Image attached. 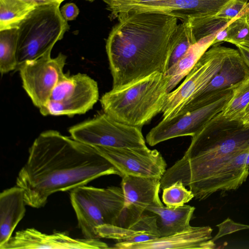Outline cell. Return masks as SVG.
I'll return each instance as SVG.
<instances>
[{"instance_id":"6da1fadb","label":"cell","mask_w":249,"mask_h":249,"mask_svg":"<svg viewBox=\"0 0 249 249\" xmlns=\"http://www.w3.org/2000/svg\"><path fill=\"white\" fill-rule=\"evenodd\" d=\"M110 175L122 177L94 147L50 130L41 133L30 147L16 185L23 189L26 205L40 208L54 193L71 191Z\"/></svg>"},{"instance_id":"7a4b0ae2","label":"cell","mask_w":249,"mask_h":249,"mask_svg":"<svg viewBox=\"0 0 249 249\" xmlns=\"http://www.w3.org/2000/svg\"><path fill=\"white\" fill-rule=\"evenodd\" d=\"M118 19L106 45L112 88L155 72L165 74L178 18L150 11L129 12Z\"/></svg>"},{"instance_id":"3957f363","label":"cell","mask_w":249,"mask_h":249,"mask_svg":"<svg viewBox=\"0 0 249 249\" xmlns=\"http://www.w3.org/2000/svg\"><path fill=\"white\" fill-rule=\"evenodd\" d=\"M249 148V126L225 118L223 111L192 137L183 157L166 169L160 188L180 181L198 199L209 179L237 153Z\"/></svg>"},{"instance_id":"277c9868","label":"cell","mask_w":249,"mask_h":249,"mask_svg":"<svg viewBox=\"0 0 249 249\" xmlns=\"http://www.w3.org/2000/svg\"><path fill=\"white\" fill-rule=\"evenodd\" d=\"M169 81L168 75L157 72L112 88L100 99L104 112L121 123L142 128L162 112Z\"/></svg>"},{"instance_id":"5b68a950","label":"cell","mask_w":249,"mask_h":249,"mask_svg":"<svg viewBox=\"0 0 249 249\" xmlns=\"http://www.w3.org/2000/svg\"><path fill=\"white\" fill-rule=\"evenodd\" d=\"M60 4L36 6L18 25L16 71L25 62L51 53L69 29L61 14Z\"/></svg>"},{"instance_id":"8992f818","label":"cell","mask_w":249,"mask_h":249,"mask_svg":"<svg viewBox=\"0 0 249 249\" xmlns=\"http://www.w3.org/2000/svg\"><path fill=\"white\" fill-rule=\"evenodd\" d=\"M70 200L84 237L100 239L95 228L106 224L116 225L124 197L121 187L101 188L83 185L71 191Z\"/></svg>"},{"instance_id":"52a82bcc","label":"cell","mask_w":249,"mask_h":249,"mask_svg":"<svg viewBox=\"0 0 249 249\" xmlns=\"http://www.w3.org/2000/svg\"><path fill=\"white\" fill-rule=\"evenodd\" d=\"M74 139L92 146L147 147L142 128L129 125L103 112L69 129Z\"/></svg>"},{"instance_id":"ba28073f","label":"cell","mask_w":249,"mask_h":249,"mask_svg":"<svg viewBox=\"0 0 249 249\" xmlns=\"http://www.w3.org/2000/svg\"><path fill=\"white\" fill-rule=\"evenodd\" d=\"M201 57L185 79L168 93L162 111V119H170L181 107L201 90L220 70L232 48L214 45Z\"/></svg>"},{"instance_id":"9c48e42d","label":"cell","mask_w":249,"mask_h":249,"mask_svg":"<svg viewBox=\"0 0 249 249\" xmlns=\"http://www.w3.org/2000/svg\"><path fill=\"white\" fill-rule=\"evenodd\" d=\"M66 59L62 53L52 58L50 53L27 61L18 68L23 88L39 109L50 100L53 89L64 75Z\"/></svg>"},{"instance_id":"30bf717a","label":"cell","mask_w":249,"mask_h":249,"mask_svg":"<svg viewBox=\"0 0 249 249\" xmlns=\"http://www.w3.org/2000/svg\"><path fill=\"white\" fill-rule=\"evenodd\" d=\"M231 89L215 101L193 110L162 120L148 133L146 142L150 146L173 138L198 132L213 117L224 110L232 96Z\"/></svg>"},{"instance_id":"8fae6325","label":"cell","mask_w":249,"mask_h":249,"mask_svg":"<svg viewBox=\"0 0 249 249\" xmlns=\"http://www.w3.org/2000/svg\"><path fill=\"white\" fill-rule=\"evenodd\" d=\"M94 147L125 175L160 179L166 170V162L156 149L142 148Z\"/></svg>"},{"instance_id":"7c38bea8","label":"cell","mask_w":249,"mask_h":249,"mask_svg":"<svg viewBox=\"0 0 249 249\" xmlns=\"http://www.w3.org/2000/svg\"><path fill=\"white\" fill-rule=\"evenodd\" d=\"M122 178L124 202L116 226L129 228L146 213L147 208L163 205L159 197L160 179L130 175Z\"/></svg>"},{"instance_id":"4fadbf2b","label":"cell","mask_w":249,"mask_h":249,"mask_svg":"<svg viewBox=\"0 0 249 249\" xmlns=\"http://www.w3.org/2000/svg\"><path fill=\"white\" fill-rule=\"evenodd\" d=\"M249 77V69L239 52L232 49L217 74L181 107L177 115L193 110L215 101Z\"/></svg>"},{"instance_id":"5bb4252c","label":"cell","mask_w":249,"mask_h":249,"mask_svg":"<svg viewBox=\"0 0 249 249\" xmlns=\"http://www.w3.org/2000/svg\"><path fill=\"white\" fill-rule=\"evenodd\" d=\"M108 245L100 239H75L65 232L42 233L34 228L18 231L0 249H103Z\"/></svg>"},{"instance_id":"9a60e30c","label":"cell","mask_w":249,"mask_h":249,"mask_svg":"<svg viewBox=\"0 0 249 249\" xmlns=\"http://www.w3.org/2000/svg\"><path fill=\"white\" fill-rule=\"evenodd\" d=\"M99 96L97 82L86 74L78 73L76 85L63 100H49L39 111L43 116L83 114L93 108Z\"/></svg>"},{"instance_id":"2e32d148","label":"cell","mask_w":249,"mask_h":249,"mask_svg":"<svg viewBox=\"0 0 249 249\" xmlns=\"http://www.w3.org/2000/svg\"><path fill=\"white\" fill-rule=\"evenodd\" d=\"M232 0H159L127 7L129 12H159L172 14L182 20L215 15Z\"/></svg>"},{"instance_id":"e0dca14e","label":"cell","mask_w":249,"mask_h":249,"mask_svg":"<svg viewBox=\"0 0 249 249\" xmlns=\"http://www.w3.org/2000/svg\"><path fill=\"white\" fill-rule=\"evenodd\" d=\"M213 229L210 226L193 227L169 236L158 237L145 242L131 243L117 242L111 249H200L215 247L211 240Z\"/></svg>"},{"instance_id":"ac0fdd59","label":"cell","mask_w":249,"mask_h":249,"mask_svg":"<svg viewBox=\"0 0 249 249\" xmlns=\"http://www.w3.org/2000/svg\"><path fill=\"white\" fill-rule=\"evenodd\" d=\"M249 153V148L239 152L219 169L205 185L198 200H204L219 191L238 189L249 175V167L246 165Z\"/></svg>"},{"instance_id":"d6986e66","label":"cell","mask_w":249,"mask_h":249,"mask_svg":"<svg viewBox=\"0 0 249 249\" xmlns=\"http://www.w3.org/2000/svg\"><path fill=\"white\" fill-rule=\"evenodd\" d=\"M24 193L18 186L3 190L0 194V247L12 236L25 215Z\"/></svg>"},{"instance_id":"ffe728a7","label":"cell","mask_w":249,"mask_h":249,"mask_svg":"<svg viewBox=\"0 0 249 249\" xmlns=\"http://www.w3.org/2000/svg\"><path fill=\"white\" fill-rule=\"evenodd\" d=\"M195 210L194 207L188 205L177 208L162 205L149 207L146 211L156 216L158 235L162 237L188 229Z\"/></svg>"},{"instance_id":"44dd1931","label":"cell","mask_w":249,"mask_h":249,"mask_svg":"<svg viewBox=\"0 0 249 249\" xmlns=\"http://www.w3.org/2000/svg\"><path fill=\"white\" fill-rule=\"evenodd\" d=\"M215 36L204 37L194 44L176 64L167 70L165 74L169 77L167 88L168 92L175 89L203 54L212 46Z\"/></svg>"},{"instance_id":"7402d4cb","label":"cell","mask_w":249,"mask_h":249,"mask_svg":"<svg viewBox=\"0 0 249 249\" xmlns=\"http://www.w3.org/2000/svg\"><path fill=\"white\" fill-rule=\"evenodd\" d=\"M35 7L23 0H0V30L17 27Z\"/></svg>"},{"instance_id":"603a6c76","label":"cell","mask_w":249,"mask_h":249,"mask_svg":"<svg viewBox=\"0 0 249 249\" xmlns=\"http://www.w3.org/2000/svg\"><path fill=\"white\" fill-rule=\"evenodd\" d=\"M18 28L0 30V72L2 75L17 67Z\"/></svg>"},{"instance_id":"cb8c5ba5","label":"cell","mask_w":249,"mask_h":249,"mask_svg":"<svg viewBox=\"0 0 249 249\" xmlns=\"http://www.w3.org/2000/svg\"><path fill=\"white\" fill-rule=\"evenodd\" d=\"M195 43L190 20H182L174 34L168 69L176 64ZM167 69V70H168Z\"/></svg>"},{"instance_id":"d4e9b609","label":"cell","mask_w":249,"mask_h":249,"mask_svg":"<svg viewBox=\"0 0 249 249\" xmlns=\"http://www.w3.org/2000/svg\"><path fill=\"white\" fill-rule=\"evenodd\" d=\"M232 96L223 111V116L231 120H241L249 104V77L232 89Z\"/></svg>"},{"instance_id":"484cf974","label":"cell","mask_w":249,"mask_h":249,"mask_svg":"<svg viewBox=\"0 0 249 249\" xmlns=\"http://www.w3.org/2000/svg\"><path fill=\"white\" fill-rule=\"evenodd\" d=\"M189 19L196 42L204 37L216 35L231 21L215 15Z\"/></svg>"},{"instance_id":"4316f807","label":"cell","mask_w":249,"mask_h":249,"mask_svg":"<svg viewBox=\"0 0 249 249\" xmlns=\"http://www.w3.org/2000/svg\"><path fill=\"white\" fill-rule=\"evenodd\" d=\"M162 190V202L169 208L183 206L195 197L193 192L186 189L180 181L174 182Z\"/></svg>"},{"instance_id":"83f0119b","label":"cell","mask_w":249,"mask_h":249,"mask_svg":"<svg viewBox=\"0 0 249 249\" xmlns=\"http://www.w3.org/2000/svg\"><path fill=\"white\" fill-rule=\"evenodd\" d=\"M226 42L249 47V12L231 21L228 25Z\"/></svg>"},{"instance_id":"f1b7e54d","label":"cell","mask_w":249,"mask_h":249,"mask_svg":"<svg viewBox=\"0 0 249 249\" xmlns=\"http://www.w3.org/2000/svg\"><path fill=\"white\" fill-rule=\"evenodd\" d=\"M248 12H249V2L247 0H232L215 16L232 21Z\"/></svg>"},{"instance_id":"f546056e","label":"cell","mask_w":249,"mask_h":249,"mask_svg":"<svg viewBox=\"0 0 249 249\" xmlns=\"http://www.w3.org/2000/svg\"><path fill=\"white\" fill-rule=\"evenodd\" d=\"M77 74L71 75L65 73L53 89L50 100L59 101L63 100L75 86Z\"/></svg>"},{"instance_id":"4dcf8cb0","label":"cell","mask_w":249,"mask_h":249,"mask_svg":"<svg viewBox=\"0 0 249 249\" xmlns=\"http://www.w3.org/2000/svg\"><path fill=\"white\" fill-rule=\"evenodd\" d=\"M216 226L218 228L219 231L215 236L212 238L211 240L213 242L225 235L241 230L249 229V225L235 222L229 217Z\"/></svg>"},{"instance_id":"1f68e13d","label":"cell","mask_w":249,"mask_h":249,"mask_svg":"<svg viewBox=\"0 0 249 249\" xmlns=\"http://www.w3.org/2000/svg\"><path fill=\"white\" fill-rule=\"evenodd\" d=\"M60 10L62 17L67 21L75 19L79 14V8L73 3H67Z\"/></svg>"},{"instance_id":"d6a6232c","label":"cell","mask_w":249,"mask_h":249,"mask_svg":"<svg viewBox=\"0 0 249 249\" xmlns=\"http://www.w3.org/2000/svg\"><path fill=\"white\" fill-rule=\"evenodd\" d=\"M228 24L221 29L216 34L215 37L212 43V46L214 45H220V44H221L222 42L226 41L228 36Z\"/></svg>"},{"instance_id":"836d02e7","label":"cell","mask_w":249,"mask_h":249,"mask_svg":"<svg viewBox=\"0 0 249 249\" xmlns=\"http://www.w3.org/2000/svg\"><path fill=\"white\" fill-rule=\"evenodd\" d=\"M236 46L245 63L249 69V47L240 45Z\"/></svg>"},{"instance_id":"e575fe53","label":"cell","mask_w":249,"mask_h":249,"mask_svg":"<svg viewBox=\"0 0 249 249\" xmlns=\"http://www.w3.org/2000/svg\"><path fill=\"white\" fill-rule=\"evenodd\" d=\"M25 0L34 6H37L39 5H41L42 4H45L47 3H52V2H59L61 3L62 2L65 0Z\"/></svg>"},{"instance_id":"d590c367","label":"cell","mask_w":249,"mask_h":249,"mask_svg":"<svg viewBox=\"0 0 249 249\" xmlns=\"http://www.w3.org/2000/svg\"><path fill=\"white\" fill-rule=\"evenodd\" d=\"M241 120L244 125L249 126V104L246 107Z\"/></svg>"},{"instance_id":"8d00e7d4","label":"cell","mask_w":249,"mask_h":249,"mask_svg":"<svg viewBox=\"0 0 249 249\" xmlns=\"http://www.w3.org/2000/svg\"><path fill=\"white\" fill-rule=\"evenodd\" d=\"M157 0H138L137 1H136L135 3H134V4H131L130 5H129V6H126V7H125L123 10V11H122L121 13L120 14V15H121L124 12V11L129 6H132V5H135V4H142V3H147V2H151V1H157ZM119 15V16H120Z\"/></svg>"},{"instance_id":"74e56055","label":"cell","mask_w":249,"mask_h":249,"mask_svg":"<svg viewBox=\"0 0 249 249\" xmlns=\"http://www.w3.org/2000/svg\"><path fill=\"white\" fill-rule=\"evenodd\" d=\"M246 165L249 167V153L248 155L247 160H246Z\"/></svg>"},{"instance_id":"f35d334b","label":"cell","mask_w":249,"mask_h":249,"mask_svg":"<svg viewBox=\"0 0 249 249\" xmlns=\"http://www.w3.org/2000/svg\"><path fill=\"white\" fill-rule=\"evenodd\" d=\"M86 0L92 2V1H94V0Z\"/></svg>"}]
</instances>
